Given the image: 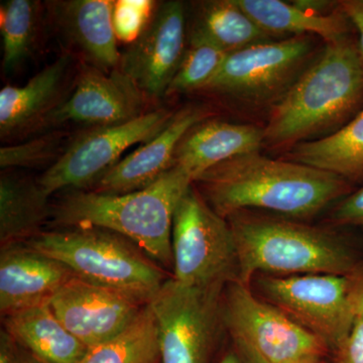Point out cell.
Wrapping results in <instances>:
<instances>
[{
  "instance_id": "8",
  "label": "cell",
  "mask_w": 363,
  "mask_h": 363,
  "mask_svg": "<svg viewBox=\"0 0 363 363\" xmlns=\"http://www.w3.org/2000/svg\"><path fill=\"white\" fill-rule=\"evenodd\" d=\"M311 37L297 35L230 52L201 91L250 106H274L314 61Z\"/></svg>"
},
{
  "instance_id": "23",
  "label": "cell",
  "mask_w": 363,
  "mask_h": 363,
  "mask_svg": "<svg viewBox=\"0 0 363 363\" xmlns=\"http://www.w3.org/2000/svg\"><path fill=\"white\" fill-rule=\"evenodd\" d=\"M290 161L345 178L363 172V109L330 135L298 143Z\"/></svg>"
},
{
  "instance_id": "35",
  "label": "cell",
  "mask_w": 363,
  "mask_h": 363,
  "mask_svg": "<svg viewBox=\"0 0 363 363\" xmlns=\"http://www.w3.org/2000/svg\"><path fill=\"white\" fill-rule=\"evenodd\" d=\"M295 6L307 13L318 14V16H327L332 13H328L330 11V7L333 6V2L323 1V0H296L293 1Z\"/></svg>"
},
{
  "instance_id": "30",
  "label": "cell",
  "mask_w": 363,
  "mask_h": 363,
  "mask_svg": "<svg viewBox=\"0 0 363 363\" xmlns=\"http://www.w3.org/2000/svg\"><path fill=\"white\" fill-rule=\"evenodd\" d=\"M336 352L339 363H363V316L354 318L347 337Z\"/></svg>"
},
{
  "instance_id": "3",
  "label": "cell",
  "mask_w": 363,
  "mask_h": 363,
  "mask_svg": "<svg viewBox=\"0 0 363 363\" xmlns=\"http://www.w3.org/2000/svg\"><path fill=\"white\" fill-rule=\"evenodd\" d=\"M193 182L174 166L149 187L125 194L73 190L51 207L59 228L97 227L133 241L161 267L173 269L172 228L177 205Z\"/></svg>"
},
{
  "instance_id": "24",
  "label": "cell",
  "mask_w": 363,
  "mask_h": 363,
  "mask_svg": "<svg viewBox=\"0 0 363 363\" xmlns=\"http://www.w3.org/2000/svg\"><path fill=\"white\" fill-rule=\"evenodd\" d=\"M191 35L204 38L227 54L276 40L245 13L235 0L200 4Z\"/></svg>"
},
{
  "instance_id": "17",
  "label": "cell",
  "mask_w": 363,
  "mask_h": 363,
  "mask_svg": "<svg viewBox=\"0 0 363 363\" xmlns=\"http://www.w3.org/2000/svg\"><path fill=\"white\" fill-rule=\"evenodd\" d=\"M71 56L64 55L33 76L26 85L6 86L0 91V133L2 138L42 128L59 106L70 70Z\"/></svg>"
},
{
  "instance_id": "25",
  "label": "cell",
  "mask_w": 363,
  "mask_h": 363,
  "mask_svg": "<svg viewBox=\"0 0 363 363\" xmlns=\"http://www.w3.org/2000/svg\"><path fill=\"white\" fill-rule=\"evenodd\" d=\"M81 363H162L159 330L150 303L123 333L90 348Z\"/></svg>"
},
{
  "instance_id": "34",
  "label": "cell",
  "mask_w": 363,
  "mask_h": 363,
  "mask_svg": "<svg viewBox=\"0 0 363 363\" xmlns=\"http://www.w3.org/2000/svg\"><path fill=\"white\" fill-rule=\"evenodd\" d=\"M350 303L354 316H363V272L352 277Z\"/></svg>"
},
{
  "instance_id": "10",
  "label": "cell",
  "mask_w": 363,
  "mask_h": 363,
  "mask_svg": "<svg viewBox=\"0 0 363 363\" xmlns=\"http://www.w3.org/2000/svg\"><path fill=\"white\" fill-rule=\"evenodd\" d=\"M351 285L352 277L328 274L262 277L257 281L266 302L336 351L354 321Z\"/></svg>"
},
{
  "instance_id": "20",
  "label": "cell",
  "mask_w": 363,
  "mask_h": 363,
  "mask_svg": "<svg viewBox=\"0 0 363 363\" xmlns=\"http://www.w3.org/2000/svg\"><path fill=\"white\" fill-rule=\"evenodd\" d=\"M2 319L4 330L44 363H81L89 350L61 323L50 305L23 310Z\"/></svg>"
},
{
  "instance_id": "5",
  "label": "cell",
  "mask_w": 363,
  "mask_h": 363,
  "mask_svg": "<svg viewBox=\"0 0 363 363\" xmlns=\"http://www.w3.org/2000/svg\"><path fill=\"white\" fill-rule=\"evenodd\" d=\"M26 247L65 264L78 279L149 303L168 274L133 241L97 227L42 231Z\"/></svg>"
},
{
  "instance_id": "37",
  "label": "cell",
  "mask_w": 363,
  "mask_h": 363,
  "mask_svg": "<svg viewBox=\"0 0 363 363\" xmlns=\"http://www.w3.org/2000/svg\"><path fill=\"white\" fill-rule=\"evenodd\" d=\"M18 363H44L43 362H40V359H38L37 357H33V354H30L28 351H26V350H23V347H21V354L20 358V362Z\"/></svg>"
},
{
  "instance_id": "18",
  "label": "cell",
  "mask_w": 363,
  "mask_h": 363,
  "mask_svg": "<svg viewBox=\"0 0 363 363\" xmlns=\"http://www.w3.org/2000/svg\"><path fill=\"white\" fill-rule=\"evenodd\" d=\"M264 145V128L250 124L202 121L182 138L175 164L193 182L203 173L233 157L259 152Z\"/></svg>"
},
{
  "instance_id": "32",
  "label": "cell",
  "mask_w": 363,
  "mask_h": 363,
  "mask_svg": "<svg viewBox=\"0 0 363 363\" xmlns=\"http://www.w3.org/2000/svg\"><path fill=\"white\" fill-rule=\"evenodd\" d=\"M339 6L359 33L358 48L363 59V0H346L341 1Z\"/></svg>"
},
{
  "instance_id": "33",
  "label": "cell",
  "mask_w": 363,
  "mask_h": 363,
  "mask_svg": "<svg viewBox=\"0 0 363 363\" xmlns=\"http://www.w3.org/2000/svg\"><path fill=\"white\" fill-rule=\"evenodd\" d=\"M21 354L20 344L9 332L2 329L0 332V363H18Z\"/></svg>"
},
{
  "instance_id": "1",
  "label": "cell",
  "mask_w": 363,
  "mask_h": 363,
  "mask_svg": "<svg viewBox=\"0 0 363 363\" xmlns=\"http://www.w3.org/2000/svg\"><path fill=\"white\" fill-rule=\"evenodd\" d=\"M195 182L201 185L208 204L225 219L250 209L307 218L348 191L341 177L298 162L269 159L259 152L221 162Z\"/></svg>"
},
{
  "instance_id": "28",
  "label": "cell",
  "mask_w": 363,
  "mask_h": 363,
  "mask_svg": "<svg viewBox=\"0 0 363 363\" xmlns=\"http://www.w3.org/2000/svg\"><path fill=\"white\" fill-rule=\"evenodd\" d=\"M61 133H50L30 142L1 147L0 167L2 169L28 168L47 164L52 159L57 161L65 152Z\"/></svg>"
},
{
  "instance_id": "15",
  "label": "cell",
  "mask_w": 363,
  "mask_h": 363,
  "mask_svg": "<svg viewBox=\"0 0 363 363\" xmlns=\"http://www.w3.org/2000/svg\"><path fill=\"white\" fill-rule=\"evenodd\" d=\"M209 116L210 112L201 106L184 107L175 112L159 135L121 160L87 190L117 195L149 187L173 168L182 138Z\"/></svg>"
},
{
  "instance_id": "22",
  "label": "cell",
  "mask_w": 363,
  "mask_h": 363,
  "mask_svg": "<svg viewBox=\"0 0 363 363\" xmlns=\"http://www.w3.org/2000/svg\"><path fill=\"white\" fill-rule=\"evenodd\" d=\"M238 6L272 37L318 35L326 44L348 37L350 23L342 11L327 16L307 13L293 2L235 0Z\"/></svg>"
},
{
  "instance_id": "7",
  "label": "cell",
  "mask_w": 363,
  "mask_h": 363,
  "mask_svg": "<svg viewBox=\"0 0 363 363\" xmlns=\"http://www.w3.org/2000/svg\"><path fill=\"white\" fill-rule=\"evenodd\" d=\"M221 313L222 323L247 363H286L304 355H323L329 350L240 279L225 286Z\"/></svg>"
},
{
  "instance_id": "21",
  "label": "cell",
  "mask_w": 363,
  "mask_h": 363,
  "mask_svg": "<svg viewBox=\"0 0 363 363\" xmlns=\"http://www.w3.org/2000/svg\"><path fill=\"white\" fill-rule=\"evenodd\" d=\"M50 196L39 182L2 174L0 178V245H23L42 233L51 216Z\"/></svg>"
},
{
  "instance_id": "4",
  "label": "cell",
  "mask_w": 363,
  "mask_h": 363,
  "mask_svg": "<svg viewBox=\"0 0 363 363\" xmlns=\"http://www.w3.org/2000/svg\"><path fill=\"white\" fill-rule=\"evenodd\" d=\"M238 253V279L250 285L257 272L357 276L350 248L335 233L286 218L240 211L227 217Z\"/></svg>"
},
{
  "instance_id": "13",
  "label": "cell",
  "mask_w": 363,
  "mask_h": 363,
  "mask_svg": "<svg viewBox=\"0 0 363 363\" xmlns=\"http://www.w3.org/2000/svg\"><path fill=\"white\" fill-rule=\"evenodd\" d=\"M147 305L78 278L68 281L50 303L61 323L89 350L123 333Z\"/></svg>"
},
{
  "instance_id": "38",
  "label": "cell",
  "mask_w": 363,
  "mask_h": 363,
  "mask_svg": "<svg viewBox=\"0 0 363 363\" xmlns=\"http://www.w3.org/2000/svg\"><path fill=\"white\" fill-rule=\"evenodd\" d=\"M219 363H242V362H241L240 357L238 354L231 352L222 358L221 362Z\"/></svg>"
},
{
  "instance_id": "2",
  "label": "cell",
  "mask_w": 363,
  "mask_h": 363,
  "mask_svg": "<svg viewBox=\"0 0 363 363\" xmlns=\"http://www.w3.org/2000/svg\"><path fill=\"white\" fill-rule=\"evenodd\" d=\"M362 100L363 59L358 45L348 37L326 44L272 106L264 128V145L292 149L320 135H330Z\"/></svg>"
},
{
  "instance_id": "16",
  "label": "cell",
  "mask_w": 363,
  "mask_h": 363,
  "mask_svg": "<svg viewBox=\"0 0 363 363\" xmlns=\"http://www.w3.org/2000/svg\"><path fill=\"white\" fill-rule=\"evenodd\" d=\"M77 278L58 260L26 245L1 248L0 253V313H13L50 305L68 281Z\"/></svg>"
},
{
  "instance_id": "9",
  "label": "cell",
  "mask_w": 363,
  "mask_h": 363,
  "mask_svg": "<svg viewBox=\"0 0 363 363\" xmlns=\"http://www.w3.org/2000/svg\"><path fill=\"white\" fill-rule=\"evenodd\" d=\"M225 286L198 288L169 279L150 306L159 330L162 363H207L222 322Z\"/></svg>"
},
{
  "instance_id": "27",
  "label": "cell",
  "mask_w": 363,
  "mask_h": 363,
  "mask_svg": "<svg viewBox=\"0 0 363 363\" xmlns=\"http://www.w3.org/2000/svg\"><path fill=\"white\" fill-rule=\"evenodd\" d=\"M189 43L190 47L186 50L166 95L201 91L228 55L221 48L199 35H191Z\"/></svg>"
},
{
  "instance_id": "12",
  "label": "cell",
  "mask_w": 363,
  "mask_h": 363,
  "mask_svg": "<svg viewBox=\"0 0 363 363\" xmlns=\"http://www.w3.org/2000/svg\"><path fill=\"white\" fill-rule=\"evenodd\" d=\"M186 11L181 1L162 2L119 68L147 98L167 94L186 49Z\"/></svg>"
},
{
  "instance_id": "29",
  "label": "cell",
  "mask_w": 363,
  "mask_h": 363,
  "mask_svg": "<svg viewBox=\"0 0 363 363\" xmlns=\"http://www.w3.org/2000/svg\"><path fill=\"white\" fill-rule=\"evenodd\" d=\"M152 1H114L113 26L117 40L133 44L142 35L154 11Z\"/></svg>"
},
{
  "instance_id": "11",
  "label": "cell",
  "mask_w": 363,
  "mask_h": 363,
  "mask_svg": "<svg viewBox=\"0 0 363 363\" xmlns=\"http://www.w3.org/2000/svg\"><path fill=\"white\" fill-rule=\"evenodd\" d=\"M174 114L168 109H156L128 123L90 128L72 142L40 177V187L49 196L68 188L87 190L121 162L126 150L159 135Z\"/></svg>"
},
{
  "instance_id": "36",
  "label": "cell",
  "mask_w": 363,
  "mask_h": 363,
  "mask_svg": "<svg viewBox=\"0 0 363 363\" xmlns=\"http://www.w3.org/2000/svg\"><path fill=\"white\" fill-rule=\"evenodd\" d=\"M321 357L322 355L318 354L304 355L286 363H322Z\"/></svg>"
},
{
  "instance_id": "14",
  "label": "cell",
  "mask_w": 363,
  "mask_h": 363,
  "mask_svg": "<svg viewBox=\"0 0 363 363\" xmlns=\"http://www.w3.org/2000/svg\"><path fill=\"white\" fill-rule=\"evenodd\" d=\"M147 98L121 69L108 73L85 66L73 93L48 116L40 128L71 123L91 128L128 123L147 112Z\"/></svg>"
},
{
  "instance_id": "26",
  "label": "cell",
  "mask_w": 363,
  "mask_h": 363,
  "mask_svg": "<svg viewBox=\"0 0 363 363\" xmlns=\"http://www.w3.org/2000/svg\"><path fill=\"white\" fill-rule=\"evenodd\" d=\"M40 23V2L9 0L0 6V30L4 40L2 69L16 70L32 54Z\"/></svg>"
},
{
  "instance_id": "6",
  "label": "cell",
  "mask_w": 363,
  "mask_h": 363,
  "mask_svg": "<svg viewBox=\"0 0 363 363\" xmlns=\"http://www.w3.org/2000/svg\"><path fill=\"white\" fill-rule=\"evenodd\" d=\"M173 279L183 285L226 286L238 279L231 227L192 185L177 205L172 228Z\"/></svg>"
},
{
  "instance_id": "31",
  "label": "cell",
  "mask_w": 363,
  "mask_h": 363,
  "mask_svg": "<svg viewBox=\"0 0 363 363\" xmlns=\"http://www.w3.org/2000/svg\"><path fill=\"white\" fill-rule=\"evenodd\" d=\"M332 219L342 225H363V187L339 203L332 213Z\"/></svg>"
},
{
  "instance_id": "19",
  "label": "cell",
  "mask_w": 363,
  "mask_h": 363,
  "mask_svg": "<svg viewBox=\"0 0 363 363\" xmlns=\"http://www.w3.org/2000/svg\"><path fill=\"white\" fill-rule=\"evenodd\" d=\"M54 18L69 40L99 70H116L121 61L113 26L114 1L54 2Z\"/></svg>"
}]
</instances>
